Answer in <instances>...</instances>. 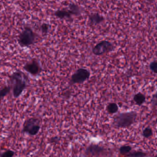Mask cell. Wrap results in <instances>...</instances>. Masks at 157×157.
<instances>
[{"label": "cell", "mask_w": 157, "mask_h": 157, "mask_svg": "<svg viewBox=\"0 0 157 157\" xmlns=\"http://www.w3.org/2000/svg\"><path fill=\"white\" fill-rule=\"evenodd\" d=\"M11 79L13 84V97L18 98L27 87L28 78L24 73L21 71H18L13 73Z\"/></svg>", "instance_id": "obj_1"}, {"label": "cell", "mask_w": 157, "mask_h": 157, "mask_svg": "<svg viewBox=\"0 0 157 157\" xmlns=\"http://www.w3.org/2000/svg\"><path fill=\"white\" fill-rule=\"evenodd\" d=\"M137 113L134 111L121 113L114 117L113 124L117 128H127L136 122Z\"/></svg>", "instance_id": "obj_2"}, {"label": "cell", "mask_w": 157, "mask_h": 157, "mask_svg": "<svg viewBox=\"0 0 157 157\" xmlns=\"http://www.w3.org/2000/svg\"><path fill=\"white\" fill-rule=\"evenodd\" d=\"M36 36L30 27H26L19 35L18 42L22 47H28L34 44Z\"/></svg>", "instance_id": "obj_3"}, {"label": "cell", "mask_w": 157, "mask_h": 157, "mask_svg": "<svg viewBox=\"0 0 157 157\" xmlns=\"http://www.w3.org/2000/svg\"><path fill=\"white\" fill-rule=\"evenodd\" d=\"M40 129V120L36 117H31L26 119L23 125V132L31 136H36Z\"/></svg>", "instance_id": "obj_4"}, {"label": "cell", "mask_w": 157, "mask_h": 157, "mask_svg": "<svg viewBox=\"0 0 157 157\" xmlns=\"http://www.w3.org/2000/svg\"><path fill=\"white\" fill-rule=\"evenodd\" d=\"M90 72L87 69L81 68L78 69L71 77V84H83L89 79Z\"/></svg>", "instance_id": "obj_5"}, {"label": "cell", "mask_w": 157, "mask_h": 157, "mask_svg": "<svg viewBox=\"0 0 157 157\" xmlns=\"http://www.w3.org/2000/svg\"><path fill=\"white\" fill-rule=\"evenodd\" d=\"M114 48L113 43L108 40H103L93 48L92 52L95 56H101L105 53L112 52Z\"/></svg>", "instance_id": "obj_6"}, {"label": "cell", "mask_w": 157, "mask_h": 157, "mask_svg": "<svg viewBox=\"0 0 157 157\" xmlns=\"http://www.w3.org/2000/svg\"><path fill=\"white\" fill-rule=\"evenodd\" d=\"M24 69L26 72L33 76H36L41 71V67L39 62L35 59L27 62L24 67Z\"/></svg>", "instance_id": "obj_7"}, {"label": "cell", "mask_w": 157, "mask_h": 157, "mask_svg": "<svg viewBox=\"0 0 157 157\" xmlns=\"http://www.w3.org/2000/svg\"><path fill=\"white\" fill-rule=\"evenodd\" d=\"M105 149L99 145L91 144L86 149L85 154L89 157H95L101 155L104 152Z\"/></svg>", "instance_id": "obj_8"}, {"label": "cell", "mask_w": 157, "mask_h": 157, "mask_svg": "<svg viewBox=\"0 0 157 157\" xmlns=\"http://www.w3.org/2000/svg\"><path fill=\"white\" fill-rule=\"evenodd\" d=\"M55 15L59 19L61 20L67 19L72 21V13L68 9H63L62 10H58L55 13Z\"/></svg>", "instance_id": "obj_9"}, {"label": "cell", "mask_w": 157, "mask_h": 157, "mask_svg": "<svg viewBox=\"0 0 157 157\" xmlns=\"http://www.w3.org/2000/svg\"><path fill=\"white\" fill-rule=\"evenodd\" d=\"M90 22L94 25L100 24L104 21L105 18L103 15L98 13H93L89 16Z\"/></svg>", "instance_id": "obj_10"}, {"label": "cell", "mask_w": 157, "mask_h": 157, "mask_svg": "<svg viewBox=\"0 0 157 157\" xmlns=\"http://www.w3.org/2000/svg\"><path fill=\"white\" fill-rule=\"evenodd\" d=\"M68 9L70 11L72 15L74 16H79L83 11V9L82 7L74 3H70Z\"/></svg>", "instance_id": "obj_11"}, {"label": "cell", "mask_w": 157, "mask_h": 157, "mask_svg": "<svg viewBox=\"0 0 157 157\" xmlns=\"http://www.w3.org/2000/svg\"><path fill=\"white\" fill-rule=\"evenodd\" d=\"M133 100L136 105L141 106L146 102V96L143 94L139 92L134 95Z\"/></svg>", "instance_id": "obj_12"}, {"label": "cell", "mask_w": 157, "mask_h": 157, "mask_svg": "<svg viewBox=\"0 0 157 157\" xmlns=\"http://www.w3.org/2000/svg\"><path fill=\"white\" fill-rule=\"evenodd\" d=\"M118 110H119V106L116 103H110L106 106V110L107 112L111 114L116 113L118 112Z\"/></svg>", "instance_id": "obj_13"}, {"label": "cell", "mask_w": 157, "mask_h": 157, "mask_svg": "<svg viewBox=\"0 0 157 157\" xmlns=\"http://www.w3.org/2000/svg\"><path fill=\"white\" fill-rule=\"evenodd\" d=\"M132 150V147L130 146H122L120 147L119 149V152L120 154L123 155H127L128 153H130Z\"/></svg>", "instance_id": "obj_14"}, {"label": "cell", "mask_w": 157, "mask_h": 157, "mask_svg": "<svg viewBox=\"0 0 157 157\" xmlns=\"http://www.w3.org/2000/svg\"><path fill=\"white\" fill-rule=\"evenodd\" d=\"M147 153L142 151H135L130 152L126 155L127 157H146Z\"/></svg>", "instance_id": "obj_15"}, {"label": "cell", "mask_w": 157, "mask_h": 157, "mask_svg": "<svg viewBox=\"0 0 157 157\" xmlns=\"http://www.w3.org/2000/svg\"><path fill=\"white\" fill-rule=\"evenodd\" d=\"M11 90V87L10 86H7L0 90V101L10 93Z\"/></svg>", "instance_id": "obj_16"}, {"label": "cell", "mask_w": 157, "mask_h": 157, "mask_svg": "<svg viewBox=\"0 0 157 157\" xmlns=\"http://www.w3.org/2000/svg\"><path fill=\"white\" fill-rule=\"evenodd\" d=\"M142 136L145 138H149L153 135L152 129L150 127H147L143 129L142 133Z\"/></svg>", "instance_id": "obj_17"}, {"label": "cell", "mask_w": 157, "mask_h": 157, "mask_svg": "<svg viewBox=\"0 0 157 157\" xmlns=\"http://www.w3.org/2000/svg\"><path fill=\"white\" fill-rule=\"evenodd\" d=\"M15 155V152L11 150H8L3 151L0 154V157H13Z\"/></svg>", "instance_id": "obj_18"}, {"label": "cell", "mask_w": 157, "mask_h": 157, "mask_svg": "<svg viewBox=\"0 0 157 157\" xmlns=\"http://www.w3.org/2000/svg\"><path fill=\"white\" fill-rule=\"evenodd\" d=\"M49 28H50V25L48 24L44 23L41 25V31L44 34H47L48 33Z\"/></svg>", "instance_id": "obj_19"}, {"label": "cell", "mask_w": 157, "mask_h": 157, "mask_svg": "<svg viewBox=\"0 0 157 157\" xmlns=\"http://www.w3.org/2000/svg\"><path fill=\"white\" fill-rule=\"evenodd\" d=\"M149 68L153 73L156 74L157 72V63L156 60L151 62L149 65Z\"/></svg>", "instance_id": "obj_20"}, {"label": "cell", "mask_w": 157, "mask_h": 157, "mask_svg": "<svg viewBox=\"0 0 157 157\" xmlns=\"http://www.w3.org/2000/svg\"><path fill=\"white\" fill-rule=\"evenodd\" d=\"M59 140V138L58 137H55L52 138L50 139V141L52 143H56V142H58Z\"/></svg>", "instance_id": "obj_21"}, {"label": "cell", "mask_w": 157, "mask_h": 157, "mask_svg": "<svg viewBox=\"0 0 157 157\" xmlns=\"http://www.w3.org/2000/svg\"></svg>", "instance_id": "obj_22"}]
</instances>
